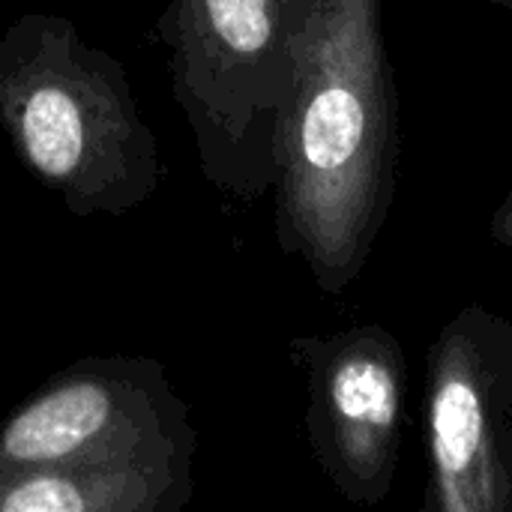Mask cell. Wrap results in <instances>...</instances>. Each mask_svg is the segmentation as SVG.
I'll return each instance as SVG.
<instances>
[{"label":"cell","mask_w":512,"mask_h":512,"mask_svg":"<svg viewBox=\"0 0 512 512\" xmlns=\"http://www.w3.org/2000/svg\"><path fill=\"white\" fill-rule=\"evenodd\" d=\"M507 228H510V231H512V216H510V222H507Z\"/></svg>","instance_id":"8"},{"label":"cell","mask_w":512,"mask_h":512,"mask_svg":"<svg viewBox=\"0 0 512 512\" xmlns=\"http://www.w3.org/2000/svg\"><path fill=\"white\" fill-rule=\"evenodd\" d=\"M504 3H512V0H504Z\"/></svg>","instance_id":"9"},{"label":"cell","mask_w":512,"mask_h":512,"mask_svg":"<svg viewBox=\"0 0 512 512\" xmlns=\"http://www.w3.org/2000/svg\"><path fill=\"white\" fill-rule=\"evenodd\" d=\"M192 465H36L0 459V512H183Z\"/></svg>","instance_id":"6"},{"label":"cell","mask_w":512,"mask_h":512,"mask_svg":"<svg viewBox=\"0 0 512 512\" xmlns=\"http://www.w3.org/2000/svg\"><path fill=\"white\" fill-rule=\"evenodd\" d=\"M198 432L165 366L84 357L0 426V459L36 465H192Z\"/></svg>","instance_id":"4"},{"label":"cell","mask_w":512,"mask_h":512,"mask_svg":"<svg viewBox=\"0 0 512 512\" xmlns=\"http://www.w3.org/2000/svg\"><path fill=\"white\" fill-rule=\"evenodd\" d=\"M390 156L378 0H309L279 129V237L327 291L363 264Z\"/></svg>","instance_id":"1"},{"label":"cell","mask_w":512,"mask_h":512,"mask_svg":"<svg viewBox=\"0 0 512 512\" xmlns=\"http://www.w3.org/2000/svg\"><path fill=\"white\" fill-rule=\"evenodd\" d=\"M0 126L18 162L78 216H123L162 183L126 66L42 9L0 33Z\"/></svg>","instance_id":"2"},{"label":"cell","mask_w":512,"mask_h":512,"mask_svg":"<svg viewBox=\"0 0 512 512\" xmlns=\"http://www.w3.org/2000/svg\"><path fill=\"white\" fill-rule=\"evenodd\" d=\"M492 411L468 348H450L432 387V456L441 507L450 512L498 507Z\"/></svg>","instance_id":"7"},{"label":"cell","mask_w":512,"mask_h":512,"mask_svg":"<svg viewBox=\"0 0 512 512\" xmlns=\"http://www.w3.org/2000/svg\"><path fill=\"white\" fill-rule=\"evenodd\" d=\"M312 375L309 429L324 468L345 489L384 486L393 453L402 387L399 372L375 333L333 342H300Z\"/></svg>","instance_id":"5"},{"label":"cell","mask_w":512,"mask_h":512,"mask_svg":"<svg viewBox=\"0 0 512 512\" xmlns=\"http://www.w3.org/2000/svg\"><path fill=\"white\" fill-rule=\"evenodd\" d=\"M309 0H168L159 39L201 171L234 195L279 180Z\"/></svg>","instance_id":"3"}]
</instances>
